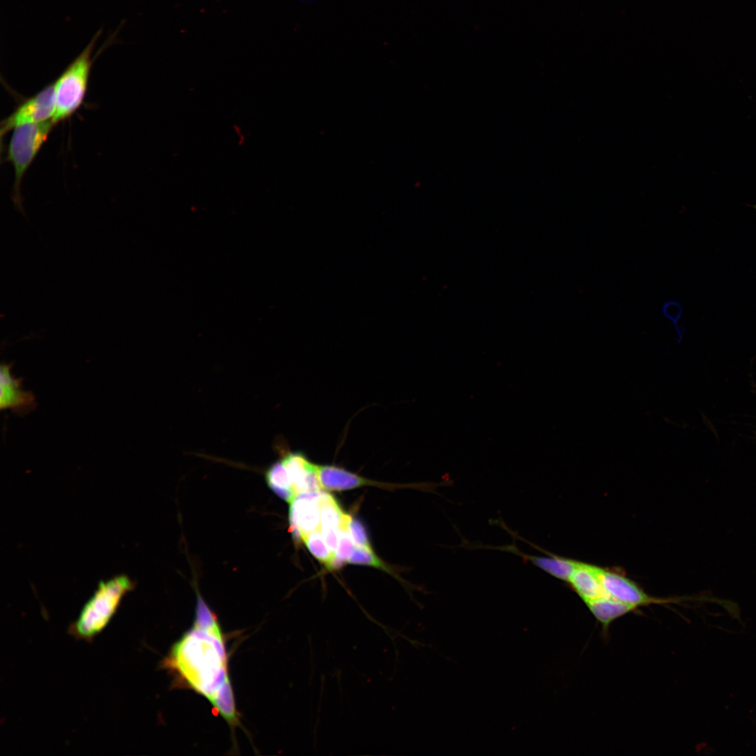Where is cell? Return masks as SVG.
Segmentation results:
<instances>
[{"instance_id": "52a82bcc", "label": "cell", "mask_w": 756, "mask_h": 756, "mask_svg": "<svg viewBox=\"0 0 756 756\" xmlns=\"http://www.w3.org/2000/svg\"><path fill=\"white\" fill-rule=\"evenodd\" d=\"M319 492L298 494L290 503L289 523L293 538L303 541L309 533L321 530Z\"/></svg>"}, {"instance_id": "7a4b0ae2", "label": "cell", "mask_w": 756, "mask_h": 756, "mask_svg": "<svg viewBox=\"0 0 756 756\" xmlns=\"http://www.w3.org/2000/svg\"><path fill=\"white\" fill-rule=\"evenodd\" d=\"M134 587L125 575H120L99 583L81 609L68 632L78 640L90 642L108 624L122 598Z\"/></svg>"}, {"instance_id": "9a60e30c", "label": "cell", "mask_w": 756, "mask_h": 756, "mask_svg": "<svg viewBox=\"0 0 756 756\" xmlns=\"http://www.w3.org/2000/svg\"><path fill=\"white\" fill-rule=\"evenodd\" d=\"M499 526L511 535L512 537L522 540L538 550L544 552H542V548L518 536L517 533L510 529L503 522L500 521L499 522ZM550 554L552 555V561L547 573L559 580L568 582L579 561L552 553Z\"/></svg>"}, {"instance_id": "44dd1931", "label": "cell", "mask_w": 756, "mask_h": 756, "mask_svg": "<svg viewBox=\"0 0 756 756\" xmlns=\"http://www.w3.org/2000/svg\"><path fill=\"white\" fill-rule=\"evenodd\" d=\"M321 530L328 548L332 552L335 554L339 542L338 529L335 528H321Z\"/></svg>"}, {"instance_id": "9c48e42d", "label": "cell", "mask_w": 756, "mask_h": 756, "mask_svg": "<svg viewBox=\"0 0 756 756\" xmlns=\"http://www.w3.org/2000/svg\"><path fill=\"white\" fill-rule=\"evenodd\" d=\"M297 495L316 493L323 489L316 470V464L310 462L301 452H290L282 458Z\"/></svg>"}, {"instance_id": "8fae6325", "label": "cell", "mask_w": 756, "mask_h": 756, "mask_svg": "<svg viewBox=\"0 0 756 756\" xmlns=\"http://www.w3.org/2000/svg\"><path fill=\"white\" fill-rule=\"evenodd\" d=\"M598 569V566L579 561L568 582L584 603L603 596Z\"/></svg>"}, {"instance_id": "8992f818", "label": "cell", "mask_w": 756, "mask_h": 756, "mask_svg": "<svg viewBox=\"0 0 756 756\" xmlns=\"http://www.w3.org/2000/svg\"><path fill=\"white\" fill-rule=\"evenodd\" d=\"M603 596L620 601L636 608L652 603H666L671 600L657 598L645 593L636 582L620 573L599 567Z\"/></svg>"}, {"instance_id": "ffe728a7", "label": "cell", "mask_w": 756, "mask_h": 756, "mask_svg": "<svg viewBox=\"0 0 756 756\" xmlns=\"http://www.w3.org/2000/svg\"><path fill=\"white\" fill-rule=\"evenodd\" d=\"M662 313L665 317L673 322L680 340L682 339L683 334L682 330L679 328L678 321H679L682 313V308L680 303L675 300H669L666 302L662 307Z\"/></svg>"}, {"instance_id": "d6986e66", "label": "cell", "mask_w": 756, "mask_h": 756, "mask_svg": "<svg viewBox=\"0 0 756 756\" xmlns=\"http://www.w3.org/2000/svg\"><path fill=\"white\" fill-rule=\"evenodd\" d=\"M339 542L335 556L344 562H348L354 551V540L349 530L338 529Z\"/></svg>"}, {"instance_id": "6da1fadb", "label": "cell", "mask_w": 756, "mask_h": 756, "mask_svg": "<svg viewBox=\"0 0 756 756\" xmlns=\"http://www.w3.org/2000/svg\"><path fill=\"white\" fill-rule=\"evenodd\" d=\"M163 666L207 699L230 725L238 723L223 634L199 592L193 625L173 645Z\"/></svg>"}, {"instance_id": "277c9868", "label": "cell", "mask_w": 756, "mask_h": 756, "mask_svg": "<svg viewBox=\"0 0 756 756\" xmlns=\"http://www.w3.org/2000/svg\"><path fill=\"white\" fill-rule=\"evenodd\" d=\"M55 125L50 120L21 125L13 130L8 145L6 160L12 164L15 174L12 199L16 209L23 214L21 185L24 176Z\"/></svg>"}, {"instance_id": "2e32d148", "label": "cell", "mask_w": 756, "mask_h": 756, "mask_svg": "<svg viewBox=\"0 0 756 756\" xmlns=\"http://www.w3.org/2000/svg\"><path fill=\"white\" fill-rule=\"evenodd\" d=\"M303 542L312 554L328 568L335 554L328 548L320 530L309 533Z\"/></svg>"}, {"instance_id": "ba28073f", "label": "cell", "mask_w": 756, "mask_h": 756, "mask_svg": "<svg viewBox=\"0 0 756 756\" xmlns=\"http://www.w3.org/2000/svg\"><path fill=\"white\" fill-rule=\"evenodd\" d=\"M11 363H2L0 369L1 410L11 409L18 414H24L33 410L36 406L33 393L23 390L22 379L15 378L11 371Z\"/></svg>"}, {"instance_id": "5b68a950", "label": "cell", "mask_w": 756, "mask_h": 756, "mask_svg": "<svg viewBox=\"0 0 756 756\" xmlns=\"http://www.w3.org/2000/svg\"><path fill=\"white\" fill-rule=\"evenodd\" d=\"M55 110V87L54 83H52L23 101L1 121L0 126L1 139L9 131L17 127L52 120Z\"/></svg>"}, {"instance_id": "3957f363", "label": "cell", "mask_w": 756, "mask_h": 756, "mask_svg": "<svg viewBox=\"0 0 756 756\" xmlns=\"http://www.w3.org/2000/svg\"><path fill=\"white\" fill-rule=\"evenodd\" d=\"M100 35L97 32L85 49L54 82L56 125L71 117L82 106L88 90L93 59L92 51Z\"/></svg>"}, {"instance_id": "30bf717a", "label": "cell", "mask_w": 756, "mask_h": 756, "mask_svg": "<svg viewBox=\"0 0 756 756\" xmlns=\"http://www.w3.org/2000/svg\"><path fill=\"white\" fill-rule=\"evenodd\" d=\"M316 470L322 488L329 491H344L363 486L382 485L381 483L335 465L316 464Z\"/></svg>"}, {"instance_id": "e0dca14e", "label": "cell", "mask_w": 756, "mask_h": 756, "mask_svg": "<svg viewBox=\"0 0 756 756\" xmlns=\"http://www.w3.org/2000/svg\"><path fill=\"white\" fill-rule=\"evenodd\" d=\"M348 563L372 566L382 569L388 573L393 574V570L374 553L373 550L358 546L354 550Z\"/></svg>"}, {"instance_id": "ac0fdd59", "label": "cell", "mask_w": 756, "mask_h": 756, "mask_svg": "<svg viewBox=\"0 0 756 756\" xmlns=\"http://www.w3.org/2000/svg\"><path fill=\"white\" fill-rule=\"evenodd\" d=\"M349 531L356 546L369 550H373L369 540L366 528L359 519L351 517L349 525Z\"/></svg>"}, {"instance_id": "4fadbf2b", "label": "cell", "mask_w": 756, "mask_h": 756, "mask_svg": "<svg viewBox=\"0 0 756 756\" xmlns=\"http://www.w3.org/2000/svg\"><path fill=\"white\" fill-rule=\"evenodd\" d=\"M318 503L321 513V529L335 528L349 530L351 516L342 510L337 500L331 494L321 491Z\"/></svg>"}, {"instance_id": "5bb4252c", "label": "cell", "mask_w": 756, "mask_h": 756, "mask_svg": "<svg viewBox=\"0 0 756 756\" xmlns=\"http://www.w3.org/2000/svg\"><path fill=\"white\" fill-rule=\"evenodd\" d=\"M265 480L270 489L288 503H290L297 496L288 471L282 460L270 466L265 472Z\"/></svg>"}, {"instance_id": "7c38bea8", "label": "cell", "mask_w": 756, "mask_h": 756, "mask_svg": "<svg viewBox=\"0 0 756 756\" xmlns=\"http://www.w3.org/2000/svg\"><path fill=\"white\" fill-rule=\"evenodd\" d=\"M589 610L601 624L605 633L616 620L638 608L608 596H601L585 603Z\"/></svg>"}]
</instances>
